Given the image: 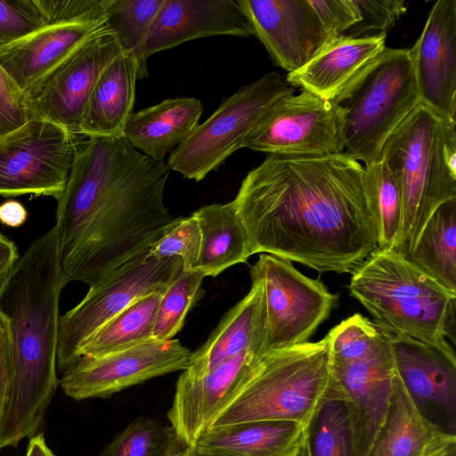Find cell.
I'll return each instance as SVG.
<instances>
[{
  "instance_id": "obj_1",
  "label": "cell",
  "mask_w": 456,
  "mask_h": 456,
  "mask_svg": "<svg viewBox=\"0 0 456 456\" xmlns=\"http://www.w3.org/2000/svg\"><path fill=\"white\" fill-rule=\"evenodd\" d=\"M364 167L345 151L269 154L232 200L252 255L268 253L319 273H352L378 249Z\"/></svg>"
},
{
  "instance_id": "obj_2",
  "label": "cell",
  "mask_w": 456,
  "mask_h": 456,
  "mask_svg": "<svg viewBox=\"0 0 456 456\" xmlns=\"http://www.w3.org/2000/svg\"><path fill=\"white\" fill-rule=\"evenodd\" d=\"M169 168L124 137L81 143L57 200V247L65 282L90 286L146 250L179 217L164 205Z\"/></svg>"
},
{
  "instance_id": "obj_3",
  "label": "cell",
  "mask_w": 456,
  "mask_h": 456,
  "mask_svg": "<svg viewBox=\"0 0 456 456\" xmlns=\"http://www.w3.org/2000/svg\"><path fill=\"white\" fill-rule=\"evenodd\" d=\"M66 285L53 225L19 257L0 292L11 349L0 451L37 435L55 394L59 301Z\"/></svg>"
},
{
  "instance_id": "obj_4",
  "label": "cell",
  "mask_w": 456,
  "mask_h": 456,
  "mask_svg": "<svg viewBox=\"0 0 456 456\" xmlns=\"http://www.w3.org/2000/svg\"><path fill=\"white\" fill-rule=\"evenodd\" d=\"M456 123L421 102L384 142L383 160L402 195V220L393 250L405 259L436 209L456 199Z\"/></svg>"
},
{
  "instance_id": "obj_5",
  "label": "cell",
  "mask_w": 456,
  "mask_h": 456,
  "mask_svg": "<svg viewBox=\"0 0 456 456\" xmlns=\"http://www.w3.org/2000/svg\"><path fill=\"white\" fill-rule=\"evenodd\" d=\"M350 294L373 322L427 343L455 342L456 293L393 249H377L352 273Z\"/></svg>"
},
{
  "instance_id": "obj_6",
  "label": "cell",
  "mask_w": 456,
  "mask_h": 456,
  "mask_svg": "<svg viewBox=\"0 0 456 456\" xmlns=\"http://www.w3.org/2000/svg\"><path fill=\"white\" fill-rule=\"evenodd\" d=\"M331 385L327 337L264 353L242 391L210 428L263 420L295 421L305 428Z\"/></svg>"
},
{
  "instance_id": "obj_7",
  "label": "cell",
  "mask_w": 456,
  "mask_h": 456,
  "mask_svg": "<svg viewBox=\"0 0 456 456\" xmlns=\"http://www.w3.org/2000/svg\"><path fill=\"white\" fill-rule=\"evenodd\" d=\"M333 102L344 109L345 152L370 165L389 134L420 102L409 49L386 48Z\"/></svg>"
},
{
  "instance_id": "obj_8",
  "label": "cell",
  "mask_w": 456,
  "mask_h": 456,
  "mask_svg": "<svg viewBox=\"0 0 456 456\" xmlns=\"http://www.w3.org/2000/svg\"><path fill=\"white\" fill-rule=\"evenodd\" d=\"M295 90L286 77L276 71L242 86L224 98L218 109L170 153L167 167L184 178L203 180L243 148L251 129L274 102Z\"/></svg>"
},
{
  "instance_id": "obj_9",
  "label": "cell",
  "mask_w": 456,
  "mask_h": 456,
  "mask_svg": "<svg viewBox=\"0 0 456 456\" xmlns=\"http://www.w3.org/2000/svg\"><path fill=\"white\" fill-rule=\"evenodd\" d=\"M149 248L137 254L104 280L90 286L85 297L60 317L57 370L64 372L84 344L136 299L165 289L183 270L178 256L156 258Z\"/></svg>"
},
{
  "instance_id": "obj_10",
  "label": "cell",
  "mask_w": 456,
  "mask_h": 456,
  "mask_svg": "<svg viewBox=\"0 0 456 456\" xmlns=\"http://www.w3.org/2000/svg\"><path fill=\"white\" fill-rule=\"evenodd\" d=\"M261 281L265 325L261 354L309 342L336 307L338 296L319 280L302 274L286 259L262 253L250 267Z\"/></svg>"
},
{
  "instance_id": "obj_11",
  "label": "cell",
  "mask_w": 456,
  "mask_h": 456,
  "mask_svg": "<svg viewBox=\"0 0 456 456\" xmlns=\"http://www.w3.org/2000/svg\"><path fill=\"white\" fill-rule=\"evenodd\" d=\"M80 136L37 118L1 136L0 196L33 194L57 200L83 142Z\"/></svg>"
},
{
  "instance_id": "obj_12",
  "label": "cell",
  "mask_w": 456,
  "mask_h": 456,
  "mask_svg": "<svg viewBox=\"0 0 456 456\" xmlns=\"http://www.w3.org/2000/svg\"><path fill=\"white\" fill-rule=\"evenodd\" d=\"M122 53L105 24L22 92L28 118L47 120L78 134L100 75Z\"/></svg>"
},
{
  "instance_id": "obj_13",
  "label": "cell",
  "mask_w": 456,
  "mask_h": 456,
  "mask_svg": "<svg viewBox=\"0 0 456 456\" xmlns=\"http://www.w3.org/2000/svg\"><path fill=\"white\" fill-rule=\"evenodd\" d=\"M345 111L301 91L274 102L246 137L243 148L274 155L323 156L344 152Z\"/></svg>"
},
{
  "instance_id": "obj_14",
  "label": "cell",
  "mask_w": 456,
  "mask_h": 456,
  "mask_svg": "<svg viewBox=\"0 0 456 456\" xmlns=\"http://www.w3.org/2000/svg\"><path fill=\"white\" fill-rule=\"evenodd\" d=\"M191 351L177 339L151 338L98 357H80L64 372L60 386L77 401L106 398L127 387L189 367Z\"/></svg>"
},
{
  "instance_id": "obj_15",
  "label": "cell",
  "mask_w": 456,
  "mask_h": 456,
  "mask_svg": "<svg viewBox=\"0 0 456 456\" xmlns=\"http://www.w3.org/2000/svg\"><path fill=\"white\" fill-rule=\"evenodd\" d=\"M375 324L390 342L396 372L417 410L444 433L456 436L453 347L446 339L427 343Z\"/></svg>"
},
{
  "instance_id": "obj_16",
  "label": "cell",
  "mask_w": 456,
  "mask_h": 456,
  "mask_svg": "<svg viewBox=\"0 0 456 456\" xmlns=\"http://www.w3.org/2000/svg\"><path fill=\"white\" fill-rule=\"evenodd\" d=\"M260 346L248 347L203 374L183 370L167 417L179 440L194 446L246 386Z\"/></svg>"
},
{
  "instance_id": "obj_17",
  "label": "cell",
  "mask_w": 456,
  "mask_h": 456,
  "mask_svg": "<svg viewBox=\"0 0 456 456\" xmlns=\"http://www.w3.org/2000/svg\"><path fill=\"white\" fill-rule=\"evenodd\" d=\"M381 332L379 341L360 354L330 356L333 383L350 411L357 456L369 452L384 419L396 374L390 342Z\"/></svg>"
},
{
  "instance_id": "obj_18",
  "label": "cell",
  "mask_w": 456,
  "mask_h": 456,
  "mask_svg": "<svg viewBox=\"0 0 456 456\" xmlns=\"http://www.w3.org/2000/svg\"><path fill=\"white\" fill-rule=\"evenodd\" d=\"M275 65L291 73L330 39L310 0H236Z\"/></svg>"
},
{
  "instance_id": "obj_19",
  "label": "cell",
  "mask_w": 456,
  "mask_h": 456,
  "mask_svg": "<svg viewBox=\"0 0 456 456\" xmlns=\"http://www.w3.org/2000/svg\"><path fill=\"white\" fill-rule=\"evenodd\" d=\"M214 36H254L236 0H163L136 59L138 78L147 77L151 55Z\"/></svg>"
},
{
  "instance_id": "obj_20",
  "label": "cell",
  "mask_w": 456,
  "mask_h": 456,
  "mask_svg": "<svg viewBox=\"0 0 456 456\" xmlns=\"http://www.w3.org/2000/svg\"><path fill=\"white\" fill-rule=\"evenodd\" d=\"M420 102L456 123V0H438L409 49Z\"/></svg>"
},
{
  "instance_id": "obj_21",
  "label": "cell",
  "mask_w": 456,
  "mask_h": 456,
  "mask_svg": "<svg viewBox=\"0 0 456 456\" xmlns=\"http://www.w3.org/2000/svg\"><path fill=\"white\" fill-rule=\"evenodd\" d=\"M387 36L330 39L287 82L322 99L335 101L384 52Z\"/></svg>"
},
{
  "instance_id": "obj_22",
  "label": "cell",
  "mask_w": 456,
  "mask_h": 456,
  "mask_svg": "<svg viewBox=\"0 0 456 456\" xmlns=\"http://www.w3.org/2000/svg\"><path fill=\"white\" fill-rule=\"evenodd\" d=\"M105 24L106 19L46 25L1 48L0 65L23 92Z\"/></svg>"
},
{
  "instance_id": "obj_23",
  "label": "cell",
  "mask_w": 456,
  "mask_h": 456,
  "mask_svg": "<svg viewBox=\"0 0 456 456\" xmlns=\"http://www.w3.org/2000/svg\"><path fill=\"white\" fill-rule=\"evenodd\" d=\"M455 449L456 436L419 413L396 372L384 419L367 456H446Z\"/></svg>"
},
{
  "instance_id": "obj_24",
  "label": "cell",
  "mask_w": 456,
  "mask_h": 456,
  "mask_svg": "<svg viewBox=\"0 0 456 456\" xmlns=\"http://www.w3.org/2000/svg\"><path fill=\"white\" fill-rule=\"evenodd\" d=\"M203 105L195 97H176L133 111L123 136L141 153L159 160L183 143L200 125Z\"/></svg>"
},
{
  "instance_id": "obj_25",
  "label": "cell",
  "mask_w": 456,
  "mask_h": 456,
  "mask_svg": "<svg viewBox=\"0 0 456 456\" xmlns=\"http://www.w3.org/2000/svg\"><path fill=\"white\" fill-rule=\"evenodd\" d=\"M251 281L248 293L224 315L206 342L191 353L184 370L203 374L248 347H262L265 325L264 288L260 281Z\"/></svg>"
},
{
  "instance_id": "obj_26",
  "label": "cell",
  "mask_w": 456,
  "mask_h": 456,
  "mask_svg": "<svg viewBox=\"0 0 456 456\" xmlns=\"http://www.w3.org/2000/svg\"><path fill=\"white\" fill-rule=\"evenodd\" d=\"M138 63L123 52L100 75L87 101L78 134L86 137L123 136L125 124L133 112Z\"/></svg>"
},
{
  "instance_id": "obj_27",
  "label": "cell",
  "mask_w": 456,
  "mask_h": 456,
  "mask_svg": "<svg viewBox=\"0 0 456 456\" xmlns=\"http://www.w3.org/2000/svg\"><path fill=\"white\" fill-rule=\"evenodd\" d=\"M304 444L300 423L263 420L210 428L194 446L213 456H298Z\"/></svg>"
},
{
  "instance_id": "obj_28",
  "label": "cell",
  "mask_w": 456,
  "mask_h": 456,
  "mask_svg": "<svg viewBox=\"0 0 456 456\" xmlns=\"http://www.w3.org/2000/svg\"><path fill=\"white\" fill-rule=\"evenodd\" d=\"M191 215L201 236L193 269L215 277L234 265L247 263L252 255L249 240L232 201L205 205Z\"/></svg>"
},
{
  "instance_id": "obj_29",
  "label": "cell",
  "mask_w": 456,
  "mask_h": 456,
  "mask_svg": "<svg viewBox=\"0 0 456 456\" xmlns=\"http://www.w3.org/2000/svg\"><path fill=\"white\" fill-rule=\"evenodd\" d=\"M406 260L456 293V199L436 209Z\"/></svg>"
},
{
  "instance_id": "obj_30",
  "label": "cell",
  "mask_w": 456,
  "mask_h": 456,
  "mask_svg": "<svg viewBox=\"0 0 456 456\" xmlns=\"http://www.w3.org/2000/svg\"><path fill=\"white\" fill-rule=\"evenodd\" d=\"M165 289L145 295L117 314L81 347L80 357H98L153 338L159 305Z\"/></svg>"
},
{
  "instance_id": "obj_31",
  "label": "cell",
  "mask_w": 456,
  "mask_h": 456,
  "mask_svg": "<svg viewBox=\"0 0 456 456\" xmlns=\"http://www.w3.org/2000/svg\"><path fill=\"white\" fill-rule=\"evenodd\" d=\"M304 447L307 456H357L350 411L333 380L305 427Z\"/></svg>"
},
{
  "instance_id": "obj_32",
  "label": "cell",
  "mask_w": 456,
  "mask_h": 456,
  "mask_svg": "<svg viewBox=\"0 0 456 456\" xmlns=\"http://www.w3.org/2000/svg\"><path fill=\"white\" fill-rule=\"evenodd\" d=\"M362 183L378 248L393 249L402 220L400 188L383 160L364 166Z\"/></svg>"
},
{
  "instance_id": "obj_33",
  "label": "cell",
  "mask_w": 456,
  "mask_h": 456,
  "mask_svg": "<svg viewBox=\"0 0 456 456\" xmlns=\"http://www.w3.org/2000/svg\"><path fill=\"white\" fill-rule=\"evenodd\" d=\"M186 448L171 427L142 417L118 434L100 456H178Z\"/></svg>"
},
{
  "instance_id": "obj_34",
  "label": "cell",
  "mask_w": 456,
  "mask_h": 456,
  "mask_svg": "<svg viewBox=\"0 0 456 456\" xmlns=\"http://www.w3.org/2000/svg\"><path fill=\"white\" fill-rule=\"evenodd\" d=\"M206 277L196 269L182 270L163 293L158 307L153 338L170 340L181 330L190 309L202 297Z\"/></svg>"
},
{
  "instance_id": "obj_35",
  "label": "cell",
  "mask_w": 456,
  "mask_h": 456,
  "mask_svg": "<svg viewBox=\"0 0 456 456\" xmlns=\"http://www.w3.org/2000/svg\"><path fill=\"white\" fill-rule=\"evenodd\" d=\"M163 0H107L106 26L120 48L137 59Z\"/></svg>"
},
{
  "instance_id": "obj_36",
  "label": "cell",
  "mask_w": 456,
  "mask_h": 456,
  "mask_svg": "<svg viewBox=\"0 0 456 456\" xmlns=\"http://www.w3.org/2000/svg\"><path fill=\"white\" fill-rule=\"evenodd\" d=\"M201 236L195 217H179L165 234L149 248L148 255L156 258L178 256L183 270H192L200 254Z\"/></svg>"
},
{
  "instance_id": "obj_37",
  "label": "cell",
  "mask_w": 456,
  "mask_h": 456,
  "mask_svg": "<svg viewBox=\"0 0 456 456\" xmlns=\"http://www.w3.org/2000/svg\"><path fill=\"white\" fill-rule=\"evenodd\" d=\"M360 20L342 36L354 38L387 36L406 12L404 0H355Z\"/></svg>"
},
{
  "instance_id": "obj_38",
  "label": "cell",
  "mask_w": 456,
  "mask_h": 456,
  "mask_svg": "<svg viewBox=\"0 0 456 456\" xmlns=\"http://www.w3.org/2000/svg\"><path fill=\"white\" fill-rule=\"evenodd\" d=\"M45 26L37 0H0V49Z\"/></svg>"
},
{
  "instance_id": "obj_39",
  "label": "cell",
  "mask_w": 456,
  "mask_h": 456,
  "mask_svg": "<svg viewBox=\"0 0 456 456\" xmlns=\"http://www.w3.org/2000/svg\"><path fill=\"white\" fill-rule=\"evenodd\" d=\"M330 39L342 36L360 20L355 0H310Z\"/></svg>"
},
{
  "instance_id": "obj_40",
  "label": "cell",
  "mask_w": 456,
  "mask_h": 456,
  "mask_svg": "<svg viewBox=\"0 0 456 456\" xmlns=\"http://www.w3.org/2000/svg\"><path fill=\"white\" fill-rule=\"evenodd\" d=\"M23 94L0 65V137L28 121Z\"/></svg>"
},
{
  "instance_id": "obj_41",
  "label": "cell",
  "mask_w": 456,
  "mask_h": 456,
  "mask_svg": "<svg viewBox=\"0 0 456 456\" xmlns=\"http://www.w3.org/2000/svg\"><path fill=\"white\" fill-rule=\"evenodd\" d=\"M11 372L8 320L0 312V424L4 409Z\"/></svg>"
},
{
  "instance_id": "obj_42",
  "label": "cell",
  "mask_w": 456,
  "mask_h": 456,
  "mask_svg": "<svg viewBox=\"0 0 456 456\" xmlns=\"http://www.w3.org/2000/svg\"><path fill=\"white\" fill-rule=\"evenodd\" d=\"M19 257V252L14 242L0 233V292Z\"/></svg>"
},
{
  "instance_id": "obj_43",
  "label": "cell",
  "mask_w": 456,
  "mask_h": 456,
  "mask_svg": "<svg viewBox=\"0 0 456 456\" xmlns=\"http://www.w3.org/2000/svg\"><path fill=\"white\" fill-rule=\"evenodd\" d=\"M26 208L16 200H7L0 205V222L11 227L20 226L27 219Z\"/></svg>"
},
{
  "instance_id": "obj_44",
  "label": "cell",
  "mask_w": 456,
  "mask_h": 456,
  "mask_svg": "<svg viewBox=\"0 0 456 456\" xmlns=\"http://www.w3.org/2000/svg\"><path fill=\"white\" fill-rule=\"evenodd\" d=\"M24 456H55L45 443L44 434L39 433L29 438Z\"/></svg>"
},
{
  "instance_id": "obj_45",
  "label": "cell",
  "mask_w": 456,
  "mask_h": 456,
  "mask_svg": "<svg viewBox=\"0 0 456 456\" xmlns=\"http://www.w3.org/2000/svg\"><path fill=\"white\" fill-rule=\"evenodd\" d=\"M186 456H213L209 453H207L195 446L187 447L186 449Z\"/></svg>"
},
{
  "instance_id": "obj_46",
  "label": "cell",
  "mask_w": 456,
  "mask_h": 456,
  "mask_svg": "<svg viewBox=\"0 0 456 456\" xmlns=\"http://www.w3.org/2000/svg\"><path fill=\"white\" fill-rule=\"evenodd\" d=\"M298 456H307L305 447H303Z\"/></svg>"
},
{
  "instance_id": "obj_47",
  "label": "cell",
  "mask_w": 456,
  "mask_h": 456,
  "mask_svg": "<svg viewBox=\"0 0 456 456\" xmlns=\"http://www.w3.org/2000/svg\"><path fill=\"white\" fill-rule=\"evenodd\" d=\"M446 456H456V449L452 451L448 455Z\"/></svg>"
},
{
  "instance_id": "obj_48",
  "label": "cell",
  "mask_w": 456,
  "mask_h": 456,
  "mask_svg": "<svg viewBox=\"0 0 456 456\" xmlns=\"http://www.w3.org/2000/svg\"><path fill=\"white\" fill-rule=\"evenodd\" d=\"M186 449L183 451L178 456H186Z\"/></svg>"
}]
</instances>
